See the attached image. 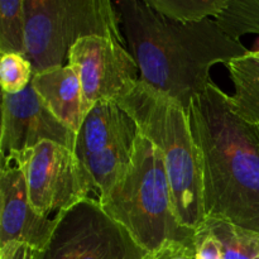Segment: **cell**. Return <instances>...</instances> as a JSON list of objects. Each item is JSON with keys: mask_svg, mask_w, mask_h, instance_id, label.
<instances>
[{"mask_svg": "<svg viewBox=\"0 0 259 259\" xmlns=\"http://www.w3.org/2000/svg\"><path fill=\"white\" fill-rule=\"evenodd\" d=\"M138 128L118 103H99L83 119L76 139L75 153L81 161L91 154L120 144H134Z\"/></svg>", "mask_w": 259, "mask_h": 259, "instance_id": "8fae6325", "label": "cell"}, {"mask_svg": "<svg viewBox=\"0 0 259 259\" xmlns=\"http://www.w3.org/2000/svg\"><path fill=\"white\" fill-rule=\"evenodd\" d=\"M215 22L237 40L250 33L259 34V0H228Z\"/></svg>", "mask_w": 259, "mask_h": 259, "instance_id": "ac0fdd59", "label": "cell"}, {"mask_svg": "<svg viewBox=\"0 0 259 259\" xmlns=\"http://www.w3.org/2000/svg\"><path fill=\"white\" fill-rule=\"evenodd\" d=\"M67 65L80 80L86 115L99 103H118L139 80V67L131 51L108 37L78 40L68 52Z\"/></svg>", "mask_w": 259, "mask_h": 259, "instance_id": "52a82bcc", "label": "cell"}, {"mask_svg": "<svg viewBox=\"0 0 259 259\" xmlns=\"http://www.w3.org/2000/svg\"><path fill=\"white\" fill-rule=\"evenodd\" d=\"M225 66L234 85L230 108L245 120L259 124V55L250 51Z\"/></svg>", "mask_w": 259, "mask_h": 259, "instance_id": "4fadbf2b", "label": "cell"}, {"mask_svg": "<svg viewBox=\"0 0 259 259\" xmlns=\"http://www.w3.org/2000/svg\"><path fill=\"white\" fill-rule=\"evenodd\" d=\"M0 52L25 56L24 0H0Z\"/></svg>", "mask_w": 259, "mask_h": 259, "instance_id": "e0dca14e", "label": "cell"}, {"mask_svg": "<svg viewBox=\"0 0 259 259\" xmlns=\"http://www.w3.org/2000/svg\"><path fill=\"white\" fill-rule=\"evenodd\" d=\"M38 250L25 243L0 245V259H35Z\"/></svg>", "mask_w": 259, "mask_h": 259, "instance_id": "603a6c76", "label": "cell"}, {"mask_svg": "<svg viewBox=\"0 0 259 259\" xmlns=\"http://www.w3.org/2000/svg\"><path fill=\"white\" fill-rule=\"evenodd\" d=\"M196 259H224V253L219 240L204 224L196 230L195 234Z\"/></svg>", "mask_w": 259, "mask_h": 259, "instance_id": "7402d4cb", "label": "cell"}, {"mask_svg": "<svg viewBox=\"0 0 259 259\" xmlns=\"http://www.w3.org/2000/svg\"><path fill=\"white\" fill-rule=\"evenodd\" d=\"M58 223L52 238L42 250H38L35 259H73L71 230L63 212L57 214Z\"/></svg>", "mask_w": 259, "mask_h": 259, "instance_id": "ffe728a7", "label": "cell"}, {"mask_svg": "<svg viewBox=\"0 0 259 259\" xmlns=\"http://www.w3.org/2000/svg\"><path fill=\"white\" fill-rule=\"evenodd\" d=\"M253 52H255L257 53V55H259V40L257 42V45H255V47H254V50H252Z\"/></svg>", "mask_w": 259, "mask_h": 259, "instance_id": "cb8c5ba5", "label": "cell"}, {"mask_svg": "<svg viewBox=\"0 0 259 259\" xmlns=\"http://www.w3.org/2000/svg\"><path fill=\"white\" fill-rule=\"evenodd\" d=\"M98 201L104 212L146 252L164 240H190L196 234V230L180 224L163 156L139 132L128 168Z\"/></svg>", "mask_w": 259, "mask_h": 259, "instance_id": "277c9868", "label": "cell"}, {"mask_svg": "<svg viewBox=\"0 0 259 259\" xmlns=\"http://www.w3.org/2000/svg\"><path fill=\"white\" fill-rule=\"evenodd\" d=\"M204 223L219 240L224 259H259L258 233L223 220L205 219Z\"/></svg>", "mask_w": 259, "mask_h": 259, "instance_id": "9a60e30c", "label": "cell"}, {"mask_svg": "<svg viewBox=\"0 0 259 259\" xmlns=\"http://www.w3.org/2000/svg\"><path fill=\"white\" fill-rule=\"evenodd\" d=\"M121 30L139 67V78L176 99L185 109L212 82L210 70L250 52L211 18L177 23L147 0H116Z\"/></svg>", "mask_w": 259, "mask_h": 259, "instance_id": "6da1fadb", "label": "cell"}, {"mask_svg": "<svg viewBox=\"0 0 259 259\" xmlns=\"http://www.w3.org/2000/svg\"><path fill=\"white\" fill-rule=\"evenodd\" d=\"M163 17L177 23H199L217 18L227 7L228 0H147Z\"/></svg>", "mask_w": 259, "mask_h": 259, "instance_id": "2e32d148", "label": "cell"}, {"mask_svg": "<svg viewBox=\"0 0 259 259\" xmlns=\"http://www.w3.org/2000/svg\"><path fill=\"white\" fill-rule=\"evenodd\" d=\"M258 247H259V233H258Z\"/></svg>", "mask_w": 259, "mask_h": 259, "instance_id": "d4e9b609", "label": "cell"}, {"mask_svg": "<svg viewBox=\"0 0 259 259\" xmlns=\"http://www.w3.org/2000/svg\"><path fill=\"white\" fill-rule=\"evenodd\" d=\"M118 104L133 118L139 133L161 151L180 224L197 230L204 224L205 212L200 162L187 110L141 78Z\"/></svg>", "mask_w": 259, "mask_h": 259, "instance_id": "3957f363", "label": "cell"}, {"mask_svg": "<svg viewBox=\"0 0 259 259\" xmlns=\"http://www.w3.org/2000/svg\"><path fill=\"white\" fill-rule=\"evenodd\" d=\"M32 85L51 113L77 134L86 111L75 71L68 65L48 68L33 75Z\"/></svg>", "mask_w": 259, "mask_h": 259, "instance_id": "7c38bea8", "label": "cell"}, {"mask_svg": "<svg viewBox=\"0 0 259 259\" xmlns=\"http://www.w3.org/2000/svg\"><path fill=\"white\" fill-rule=\"evenodd\" d=\"M133 146L120 144L91 154L83 161L93 177L98 196L106 194L131 163Z\"/></svg>", "mask_w": 259, "mask_h": 259, "instance_id": "5bb4252c", "label": "cell"}, {"mask_svg": "<svg viewBox=\"0 0 259 259\" xmlns=\"http://www.w3.org/2000/svg\"><path fill=\"white\" fill-rule=\"evenodd\" d=\"M200 162L205 219L259 233V124L233 111L214 82L187 109Z\"/></svg>", "mask_w": 259, "mask_h": 259, "instance_id": "7a4b0ae2", "label": "cell"}, {"mask_svg": "<svg viewBox=\"0 0 259 259\" xmlns=\"http://www.w3.org/2000/svg\"><path fill=\"white\" fill-rule=\"evenodd\" d=\"M142 259H196L195 238L190 240H164L157 248L146 252Z\"/></svg>", "mask_w": 259, "mask_h": 259, "instance_id": "44dd1931", "label": "cell"}, {"mask_svg": "<svg viewBox=\"0 0 259 259\" xmlns=\"http://www.w3.org/2000/svg\"><path fill=\"white\" fill-rule=\"evenodd\" d=\"M25 57L34 73L65 66L80 39L100 35L125 45L120 17L110 0H24Z\"/></svg>", "mask_w": 259, "mask_h": 259, "instance_id": "5b68a950", "label": "cell"}, {"mask_svg": "<svg viewBox=\"0 0 259 259\" xmlns=\"http://www.w3.org/2000/svg\"><path fill=\"white\" fill-rule=\"evenodd\" d=\"M58 218L43 217L32 206L23 169L2 161L0 171V245L25 243L42 250L52 238Z\"/></svg>", "mask_w": 259, "mask_h": 259, "instance_id": "9c48e42d", "label": "cell"}, {"mask_svg": "<svg viewBox=\"0 0 259 259\" xmlns=\"http://www.w3.org/2000/svg\"><path fill=\"white\" fill-rule=\"evenodd\" d=\"M34 70L20 53H4L0 58V83L4 94H18L32 82Z\"/></svg>", "mask_w": 259, "mask_h": 259, "instance_id": "d6986e66", "label": "cell"}, {"mask_svg": "<svg viewBox=\"0 0 259 259\" xmlns=\"http://www.w3.org/2000/svg\"><path fill=\"white\" fill-rule=\"evenodd\" d=\"M71 230L73 259H142L146 250L121 225L101 209L95 199H85L63 211Z\"/></svg>", "mask_w": 259, "mask_h": 259, "instance_id": "30bf717a", "label": "cell"}, {"mask_svg": "<svg viewBox=\"0 0 259 259\" xmlns=\"http://www.w3.org/2000/svg\"><path fill=\"white\" fill-rule=\"evenodd\" d=\"M2 161L23 169L32 206L43 217L66 211L96 191L88 167L75 151L53 142H43Z\"/></svg>", "mask_w": 259, "mask_h": 259, "instance_id": "8992f818", "label": "cell"}, {"mask_svg": "<svg viewBox=\"0 0 259 259\" xmlns=\"http://www.w3.org/2000/svg\"><path fill=\"white\" fill-rule=\"evenodd\" d=\"M77 134L58 120L38 96L32 82L18 94L3 93L2 159L53 142L75 151Z\"/></svg>", "mask_w": 259, "mask_h": 259, "instance_id": "ba28073f", "label": "cell"}]
</instances>
